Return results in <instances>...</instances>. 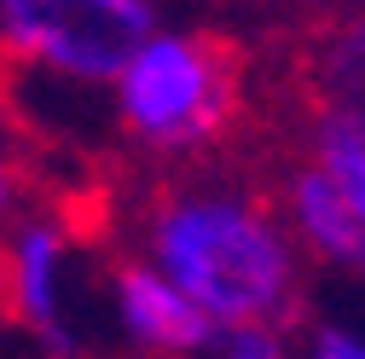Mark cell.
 Here are the masks:
<instances>
[{
  "label": "cell",
  "mask_w": 365,
  "mask_h": 359,
  "mask_svg": "<svg viewBox=\"0 0 365 359\" xmlns=\"http://www.w3.org/2000/svg\"><path fill=\"white\" fill-rule=\"evenodd\" d=\"M140 255L180 296H192L220 331L232 325L290 331L307 284V261L279 209L226 180L163 186L140 214Z\"/></svg>",
  "instance_id": "6da1fadb"
},
{
  "label": "cell",
  "mask_w": 365,
  "mask_h": 359,
  "mask_svg": "<svg viewBox=\"0 0 365 359\" xmlns=\"http://www.w3.org/2000/svg\"><path fill=\"white\" fill-rule=\"evenodd\" d=\"M238 116V64L226 41L203 29L157 24L145 47L110 81V122L116 133L157 162L203 157Z\"/></svg>",
  "instance_id": "7a4b0ae2"
},
{
  "label": "cell",
  "mask_w": 365,
  "mask_h": 359,
  "mask_svg": "<svg viewBox=\"0 0 365 359\" xmlns=\"http://www.w3.org/2000/svg\"><path fill=\"white\" fill-rule=\"evenodd\" d=\"M151 29V0H0V53L70 87L110 93V81L145 47Z\"/></svg>",
  "instance_id": "3957f363"
},
{
  "label": "cell",
  "mask_w": 365,
  "mask_h": 359,
  "mask_svg": "<svg viewBox=\"0 0 365 359\" xmlns=\"http://www.w3.org/2000/svg\"><path fill=\"white\" fill-rule=\"evenodd\" d=\"M70 261L76 244L53 214H18L0 232V301L53 359H76L81 348L70 319Z\"/></svg>",
  "instance_id": "277c9868"
},
{
  "label": "cell",
  "mask_w": 365,
  "mask_h": 359,
  "mask_svg": "<svg viewBox=\"0 0 365 359\" xmlns=\"http://www.w3.org/2000/svg\"><path fill=\"white\" fill-rule=\"evenodd\" d=\"M105 290H110L116 331L140 353H151V359H209L215 353L220 325L209 319L192 296H180L145 255H122L110 266Z\"/></svg>",
  "instance_id": "5b68a950"
},
{
  "label": "cell",
  "mask_w": 365,
  "mask_h": 359,
  "mask_svg": "<svg viewBox=\"0 0 365 359\" xmlns=\"http://www.w3.org/2000/svg\"><path fill=\"white\" fill-rule=\"evenodd\" d=\"M279 220L290 227L302 261H319L331 273H365V227L348 203V192L319 168V162H290L279 186Z\"/></svg>",
  "instance_id": "8992f818"
},
{
  "label": "cell",
  "mask_w": 365,
  "mask_h": 359,
  "mask_svg": "<svg viewBox=\"0 0 365 359\" xmlns=\"http://www.w3.org/2000/svg\"><path fill=\"white\" fill-rule=\"evenodd\" d=\"M307 162H319L348 192L359 227H365V122L348 105L325 99L313 110V122H307Z\"/></svg>",
  "instance_id": "52a82bcc"
},
{
  "label": "cell",
  "mask_w": 365,
  "mask_h": 359,
  "mask_svg": "<svg viewBox=\"0 0 365 359\" xmlns=\"http://www.w3.org/2000/svg\"><path fill=\"white\" fill-rule=\"evenodd\" d=\"M325 81H331V99L365 122V24H348L325 41Z\"/></svg>",
  "instance_id": "ba28073f"
},
{
  "label": "cell",
  "mask_w": 365,
  "mask_h": 359,
  "mask_svg": "<svg viewBox=\"0 0 365 359\" xmlns=\"http://www.w3.org/2000/svg\"><path fill=\"white\" fill-rule=\"evenodd\" d=\"M209 359H296V336L284 325H232L215 336Z\"/></svg>",
  "instance_id": "9c48e42d"
},
{
  "label": "cell",
  "mask_w": 365,
  "mask_h": 359,
  "mask_svg": "<svg viewBox=\"0 0 365 359\" xmlns=\"http://www.w3.org/2000/svg\"><path fill=\"white\" fill-rule=\"evenodd\" d=\"M296 359H365V331L336 325V319H319V325L302 331Z\"/></svg>",
  "instance_id": "30bf717a"
},
{
  "label": "cell",
  "mask_w": 365,
  "mask_h": 359,
  "mask_svg": "<svg viewBox=\"0 0 365 359\" xmlns=\"http://www.w3.org/2000/svg\"><path fill=\"white\" fill-rule=\"evenodd\" d=\"M24 214V168H18V151H12V133L0 128V232Z\"/></svg>",
  "instance_id": "8fae6325"
}]
</instances>
